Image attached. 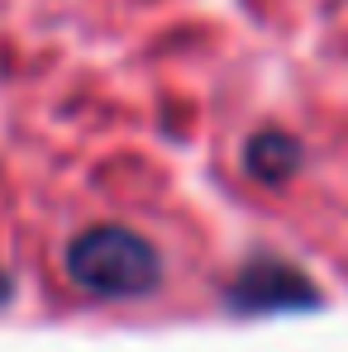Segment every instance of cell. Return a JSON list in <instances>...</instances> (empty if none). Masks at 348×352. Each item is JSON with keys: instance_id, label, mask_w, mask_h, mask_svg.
<instances>
[{"instance_id": "obj_1", "label": "cell", "mask_w": 348, "mask_h": 352, "mask_svg": "<svg viewBox=\"0 0 348 352\" xmlns=\"http://www.w3.org/2000/svg\"><path fill=\"white\" fill-rule=\"evenodd\" d=\"M67 276L96 300H134L158 291L163 257L148 238L124 224H91L67 243Z\"/></svg>"}, {"instance_id": "obj_4", "label": "cell", "mask_w": 348, "mask_h": 352, "mask_svg": "<svg viewBox=\"0 0 348 352\" xmlns=\"http://www.w3.org/2000/svg\"><path fill=\"white\" fill-rule=\"evenodd\" d=\"M10 291H14V286H10V276L0 272V300H10Z\"/></svg>"}, {"instance_id": "obj_2", "label": "cell", "mask_w": 348, "mask_h": 352, "mask_svg": "<svg viewBox=\"0 0 348 352\" xmlns=\"http://www.w3.org/2000/svg\"><path fill=\"white\" fill-rule=\"evenodd\" d=\"M229 309H243V314H267V309H305L315 305L320 291L291 267V262H277V257H253L229 286Z\"/></svg>"}, {"instance_id": "obj_3", "label": "cell", "mask_w": 348, "mask_h": 352, "mask_svg": "<svg viewBox=\"0 0 348 352\" xmlns=\"http://www.w3.org/2000/svg\"><path fill=\"white\" fill-rule=\"evenodd\" d=\"M243 167L263 186H282L305 167V148H300V138H291L282 129H263L243 143Z\"/></svg>"}]
</instances>
